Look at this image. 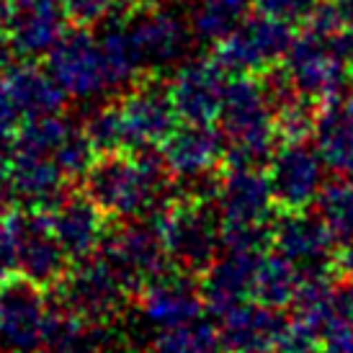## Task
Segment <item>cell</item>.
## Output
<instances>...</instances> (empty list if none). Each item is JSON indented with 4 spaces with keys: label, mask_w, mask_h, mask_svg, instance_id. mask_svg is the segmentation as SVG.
Segmentation results:
<instances>
[{
    "label": "cell",
    "mask_w": 353,
    "mask_h": 353,
    "mask_svg": "<svg viewBox=\"0 0 353 353\" xmlns=\"http://www.w3.org/2000/svg\"><path fill=\"white\" fill-rule=\"evenodd\" d=\"M320 348L323 353H353V325L333 320L320 330Z\"/></svg>",
    "instance_id": "d590c367"
},
{
    "label": "cell",
    "mask_w": 353,
    "mask_h": 353,
    "mask_svg": "<svg viewBox=\"0 0 353 353\" xmlns=\"http://www.w3.org/2000/svg\"><path fill=\"white\" fill-rule=\"evenodd\" d=\"M219 335L212 323H201V317L194 323L165 327L150 345L148 353H219Z\"/></svg>",
    "instance_id": "83f0119b"
},
{
    "label": "cell",
    "mask_w": 353,
    "mask_h": 353,
    "mask_svg": "<svg viewBox=\"0 0 353 353\" xmlns=\"http://www.w3.org/2000/svg\"><path fill=\"white\" fill-rule=\"evenodd\" d=\"M50 292H54L62 310L78 314L88 325L108 323L129 294L101 253L72 261L65 279Z\"/></svg>",
    "instance_id": "277c9868"
},
{
    "label": "cell",
    "mask_w": 353,
    "mask_h": 353,
    "mask_svg": "<svg viewBox=\"0 0 353 353\" xmlns=\"http://www.w3.org/2000/svg\"><path fill=\"white\" fill-rule=\"evenodd\" d=\"M29 235V212L10 209L0 214V281L10 276H19L21 250Z\"/></svg>",
    "instance_id": "4dcf8cb0"
},
{
    "label": "cell",
    "mask_w": 353,
    "mask_h": 353,
    "mask_svg": "<svg viewBox=\"0 0 353 353\" xmlns=\"http://www.w3.org/2000/svg\"><path fill=\"white\" fill-rule=\"evenodd\" d=\"M127 34L134 52L139 57L142 70H157L176 62L183 52V26L170 16L168 10L155 8H139L132 10L127 19Z\"/></svg>",
    "instance_id": "ac0fdd59"
},
{
    "label": "cell",
    "mask_w": 353,
    "mask_h": 353,
    "mask_svg": "<svg viewBox=\"0 0 353 353\" xmlns=\"http://www.w3.org/2000/svg\"><path fill=\"white\" fill-rule=\"evenodd\" d=\"M317 3L320 0H253V6L261 13L289 21V23H304Z\"/></svg>",
    "instance_id": "836d02e7"
},
{
    "label": "cell",
    "mask_w": 353,
    "mask_h": 353,
    "mask_svg": "<svg viewBox=\"0 0 353 353\" xmlns=\"http://www.w3.org/2000/svg\"><path fill=\"white\" fill-rule=\"evenodd\" d=\"M13 353H31V351H23V348H13Z\"/></svg>",
    "instance_id": "bcb514c9"
},
{
    "label": "cell",
    "mask_w": 353,
    "mask_h": 353,
    "mask_svg": "<svg viewBox=\"0 0 353 353\" xmlns=\"http://www.w3.org/2000/svg\"><path fill=\"white\" fill-rule=\"evenodd\" d=\"M314 206L341 245L353 240V178L341 176L330 183L325 181L323 191L314 199Z\"/></svg>",
    "instance_id": "4316f807"
},
{
    "label": "cell",
    "mask_w": 353,
    "mask_h": 353,
    "mask_svg": "<svg viewBox=\"0 0 353 353\" xmlns=\"http://www.w3.org/2000/svg\"><path fill=\"white\" fill-rule=\"evenodd\" d=\"M338 13H341V21L343 26H353V0H333Z\"/></svg>",
    "instance_id": "ee69618b"
},
{
    "label": "cell",
    "mask_w": 353,
    "mask_h": 353,
    "mask_svg": "<svg viewBox=\"0 0 353 353\" xmlns=\"http://www.w3.org/2000/svg\"><path fill=\"white\" fill-rule=\"evenodd\" d=\"M85 196L99 206L103 214L134 219L150 214L160 201L165 188L134 163V157L124 152H103L90 165L83 178Z\"/></svg>",
    "instance_id": "7a4b0ae2"
},
{
    "label": "cell",
    "mask_w": 353,
    "mask_h": 353,
    "mask_svg": "<svg viewBox=\"0 0 353 353\" xmlns=\"http://www.w3.org/2000/svg\"><path fill=\"white\" fill-rule=\"evenodd\" d=\"M148 216L163 235L170 263L191 274H204L216 261V248L222 245V214L214 212L209 201L186 196L163 199Z\"/></svg>",
    "instance_id": "6da1fadb"
},
{
    "label": "cell",
    "mask_w": 353,
    "mask_h": 353,
    "mask_svg": "<svg viewBox=\"0 0 353 353\" xmlns=\"http://www.w3.org/2000/svg\"><path fill=\"white\" fill-rule=\"evenodd\" d=\"M335 268H338L343 276L353 279V240L343 243V245H341V250L335 253Z\"/></svg>",
    "instance_id": "b9f144b4"
},
{
    "label": "cell",
    "mask_w": 353,
    "mask_h": 353,
    "mask_svg": "<svg viewBox=\"0 0 353 353\" xmlns=\"http://www.w3.org/2000/svg\"><path fill=\"white\" fill-rule=\"evenodd\" d=\"M10 178L16 188V201L19 209L26 212H47L65 201L70 196L65 191L68 178L62 176V170L54 165L52 157H34V155H19L8 152Z\"/></svg>",
    "instance_id": "44dd1931"
},
{
    "label": "cell",
    "mask_w": 353,
    "mask_h": 353,
    "mask_svg": "<svg viewBox=\"0 0 353 353\" xmlns=\"http://www.w3.org/2000/svg\"><path fill=\"white\" fill-rule=\"evenodd\" d=\"M274 351L276 353H323V348H320L317 333L310 330L307 325L294 320V323L286 325V330L281 333Z\"/></svg>",
    "instance_id": "e575fe53"
},
{
    "label": "cell",
    "mask_w": 353,
    "mask_h": 353,
    "mask_svg": "<svg viewBox=\"0 0 353 353\" xmlns=\"http://www.w3.org/2000/svg\"><path fill=\"white\" fill-rule=\"evenodd\" d=\"M330 310H333V320L353 325V279L345 276L343 281H335Z\"/></svg>",
    "instance_id": "74e56055"
},
{
    "label": "cell",
    "mask_w": 353,
    "mask_h": 353,
    "mask_svg": "<svg viewBox=\"0 0 353 353\" xmlns=\"http://www.w3.org/2000/svg\"><path fill=\"white\" fill-rule=\"evenodd\" d=\"M294 39L296 34L289 21L258 10L216 41L214 59L227 70V75H261L286 57Z\"/></svg>",
    "instance_id": "3957f363"
},
{
    "label": "cell",
    "mask_w": 353,
    "mask_h": 353,
    "mask_svg": "<svg viewBox=\"0 0 353 353\" xmlns=\"http://www.w3.org/2000/svg\"><path fill=\"white\" fill-rule=\"evenodd\" d=\"M72 265V258L57 240L47 212H29V235L21 250L19 276L41 289L57 286Z\"/></svg>",
    "instance_id": "ffe728a7"
},
{
    "label": "cell",
    "mask_w": 353,
    "mask_h": 353,
    "mask_svg": "<svg viewBox=\"0 0 353 353\" xmlns=\"http://www.w3.org/2000/svg\"><path fill=\"white\" fill-rule=\"evenodd\" d=\"M99 253L114 268L129 294H139L152 276L168 268L163 235L152 222H127L106 230Z\"/></svg>",
    "instance_id": "5b68a950"
},
{
    "label": "cell",
    "mask_w": 353,
    "mask_h": 353,
    "mask_svg": "<svg viewBox=\"0 0 353 353\" xmlns=\"http://www.w3.org/2000/svg\"><path fill=\"white\" fill-rule=\"evenodd\" d=\"M227 70L216 59H191L170 83V96L181 121L212 124L219 119L227 90Z\"/></svg>",
    "instance_id": "8fae6325"
},
{
    "label": "cell",
    "mask_w": 353,
    "mask_h": 353,
    "mask_svg": "<svg viewBox=\"0 0 353 353\" xmlns=\"http://www.w3.org/2000/svg\"><path fill=\"white\" fill-rule=\"evenodd\" d=\"M314 142L325 165L338 176L353 178V119L341 101H333L320 111Z\"/></svg>",
    "instance_id": "cb8c5ba5"
},
{
    "label": "cell",
    "mask_w": 353,
    "mask_h": 353,
    "mask_svg": "<svg viewBox=\"0 0 353 353\" xmlns=\"http://www.w3.org/2000/svg\"><path fill=\"white\" fill-rule=\"evenodd\" d=\"M341 245L323 216L307 209H284L274 222V248L302 271L335 265V248Z\"/></svg>",
    "instance_id": "30bf717a"
},
{
    "label": "cell",
    "mask_w": 353,
    "mask_h": 353,
    "mask_svg": "<svg viewBox=\"0 0 353 353\" xmlns=\"http://www.w3.org/2000/svg\"><path fill=\"white\" fill-rule=\"evenodd\" d=\"M165 160L170 168V176L176 181L204 176L225 160L227 139L222 129L212 124H188L178 127L170 137L163 142Z\"/></svg>",
    "instance_id": "d6986e66"
},
{
    "label": "cell",
    "mask_w": 353,
    "mask_h": 353,
    "mask_svg": "<svg viewBox=\"0 0 353 353\" xmlns=\"http://www.w3.org/2000/svg\"><path fill=\"white\" fill-rule=\"evenodd\" d=\"M85 320L68 312L62 307L47 310L44 330H41V348L47 353H83L90 348V335L85 333Z\"/></svg>",
    "instance_id": "f1b7e54d"
},
{
    "label": "cell",
    "mask_w": 353,
    "mask_h": 353,
    "mask_svg": "<svg viewBox=\"0 0 353 353\" xmlns=\"http://www.w3.org/2000/svg\"><path fill=\"white\" fill-rule=\"evenodd\" d=\"M96 157H99V152L90 145V139L85 137V132H70L68 139L59 145L52 160L68 181H83L88 176L90 165L96 163Z\"/></svg>",
    "instance_id": "1f68e13d"
},
{
    "label": "cell",
    "mask_w": 353,
    "mask_h": 353,
    "mask_svg": "<svg viewBox=\"0 0 353 353\" xmlns=\"http://www.w3.org/2000/svg\"><path fill=\"white\" fill-rule=\"evenodd\" d=\"M85 137L96 148L99 155L103 152H124L129 150V129L119 103L96 111L85 124Z\"/></svg>",
    "instance_id": "f546056e"
},
{
    "label": "cell",
    "mask_w": 353,
    "mask_h": 353,
    "mask_svg": "<svg viewBox=\"0 0 353 353\" xmlns=\"http://www.w3.org/2000/svg\"><path fill=\"white\" fill-rule=\"evenodd\" d=\"M41 286L23 276L0 281V341L10 348L34 351L41 345L47 307Z\"/></svg>",
    "instance_id": "7c38bea8"
},
{
    "label": "cell",
    "mask_w": 353,
    "mask_h": 353,
    "mask_svg": "<svg viewBox=\"0 0 353 353\" xmlns=\"http://www.w3.org/2000/svg\"><path fill=\"white\" fill-rule=\"evenodd\" d=\"M284 68L289 70L299 93L317 101L320 106L343 99L351 80V68L330 52L327 37H317L310 29L299 34L292 50L286 52Z\"/></svg>",
    "instance_id": "52a82bcc"
},
{
    "label": "cell",
    "mask_w": 353,
    "mask_h": 353,
    "mask_svg": "<svg viewBox=\"0 0 353 353\" xmlns=\"http://www.w3.org/2000/svg\"><path fill=\"white\" fill-rule=\"evenodd\" d=\"M302 268L296 263H292L284 255H263L258 276H255V289L253 299L255 302L274 307V310H284L292 307L296 292L302 286Z\"/></svg>",
    "instance_id": "d4e9b609"
},
{
    "label": "cell",
    "mask_w": 353,
    "mask_h": 353,
    "mask_svg": "<svg viewBox=\"0 0 353 353\" xmlns=\"http://www.w3.org/2000/svg\"><path fill=\"white\" fill-rule=\"evenodd\" d=\"M103 216L106 214L85 194L83 196L70 194L65 201H59L50 212L52 230H54L57 240L62 243V248L68 250L72 261L99 253L103 235H106V219Z\"/></svg>",
    "instance_id": "7402d4cb"
},
{
    "label": "cell",
    "mask_w": 353,
    "mask_h": 353,
    "mask_svg": "<svg viewBox=\"0 0 353 353\" xmlns=\"http://www.w3.org/2000/svg\"><path fill=\"white\" fill-rule=\"evenodd\" d=\"M6 88L19 106L23 119L54 117L65 106V90L50 75V70H39L31 62L13 65L6 72Z\"/></svg>",
    "instance_id": "603a6c76"
},
{
    "label": "cell",
    "mask_w": 353,
    "mask_h": 353,
    "mask_svg": "<svg viewBox=\"0 0 353 353\" xmlns=\"http://www.w3.org/2000/svg\"><path fill=\"white\" fill-rule=\"evenodd\" d=\"M47 70L68 96H96L111 88L106 54L101 41L85 31V26L68 29L47 54Z\"/></svg>",
    "instance_id": "8992f818"
},
{
    "label": "cell",
    "mask_w": 353,
    "mask_h": 353,
    "mask_svg": "<svg viewBox=\"0 0 353 353\" xmlns=\"http://www.w3.org/2000/svg\"><path fill=\"white\" fill-rule=\"evenodd\" d=\"M327 47L335 57L343 59L353 70V26H343L341 31H335L333 37H327Z\"/></svg>",
    "instance_id": "ab89813d"
},
{
    "label": "cell",
    "mask_w": 353,
    "mask_h": 353,
    "mask_svg": "<svg viewBox=\"0 0 353 353\" xmlns=\"http://www.w3.org/2000/svg\"><path fill=\"white\" fill-rule=\"evenodd\" d=\"M10 3H13V0H0V29H3V26H6V21H8Z\"/></svg>",
    "instance_id": "f6af8a7d"
},
{
    "label": "cell",
    "mask_w": 353,
    "mask_h": 353,
    "mask_svg": "<svg viewBox=\"0 0 353 353\" xmlns=\"http://www.w3.org/2000/svg\"><path fill=\"white\" fill-rule=\"evenodd\" d=\"M323 157L304 142H281L265 173L281 209H307L325 186Z\"/></svg>",
    "instance_id": "9c48e42d"
},
{
    "label": "cell",
    "mask_w": 353,
    "mask_h": 353,
    "mask_svg": "<svg viewBox=\"0 0 353 353\" xmlns=\"http://www.w3.org/2000/svg\"><path fill=\"white\" fill-rule=\"evenodd\" d=\"M13 57H16V50L10 44L8 34L0 29V75H6L13 68Z\"/></svg>",
    "instance_id": "7bdbcfd3"
},
{
    "label": "cell",
    "mask_w": 353,
    "mask_h": 353,
    "mask_svg": "<svg viewBox=\"0 0 353 353\" xmlns=\"http://www.w3.org/2000/svg\"><path fill=\"white\" fill-rule=\"evenodd\" d=\"M250 3H253V0H201L199 6H206V8L216 10V13H222L227 19L240 21V16L245 13Z\"/></svg>",
    "instance_id": "60d3db41"
},
{
    "label": "cell",
    "mask_w": 353,
    "mask_h": 353,
    "mask_svg": "<svg viewBox=\"0 0 353 353\" xmlns=\"http://www.w3.org/2000/svg\"><path fill=\"white\" fill-rule=\"evenodd\" d=\"M188 3H201V0H188Z\"/></svg>",
    "instance_id": "7dc6e473"
},
{
    "label": "cell",
    "mask_w": 353,
    "mask_h": 353,
    "mask_svg": "<svg viewBox=\"0 0 353 353\" xmlns=\"http://www.w3.org/2000/svg\"><path fill=\"white\" fill-rule=\"evenodd\" d=\"M72 132L65 119L54 117H39L26 119V124H21L16 137L10 142L8 152H19V155H34V157H54L59 145L68 139Z\"/></svg>",
    "instance_id": "484cf974"
},
{
    "label": "cell",
    "mask_w": 353,
    "mask_h": 353,
    "mask_svg": "<svg viewBox=\"0 0 353 353\" xmlns=\"http://www.w3.org/2000/svg\"><path fill=\"white\" fill-rule=\"evenodd\" d=\"M16 188H13V178H10L8 155H0V214H6L10 209H16Z\"/></svg>",
    "instance_id": "f35d334b"
},
{
    "label": "cell",
    "mask_w": 353,
    "mask_h": 353,
    "mask_svg": "<svg viewBox=\"0 0 353 353\" xmlns=\"http://www.w3.org/2000/svg\"><path fill=\"white\" fill-rule=\"evenodd\" d=\"M119 106H121L129 129V150L137 145H148V142L163 145L181 121L173 96H170V85L165 88L160 83L134 85L132 93L119 101Z\"/></svg>",
    "instance_id": "9a60e30c"
},
{
    "label": "cell",
    "mask_w": 353,
    "mask_h": 353,
    "mask_svg": "<svg viewBox=\"0 0 353 353\" xmlns=\"http://www.w3.org/2000/svg\"><path fill=\"white\" fill-rule=\"evenodd\" d=\"M21 111L16 101L6 88V80H0V142H13L16 132L21 129Z\"/></svg>",
    "instance_id": "8d00e7d4"
},
{
    "label": "cell",
    "mask_w": 353,
    "mask_h": 353,
    "mask_svg": "<svg viewBox=\"0 0 353 353\" xmlns=\"http://www.w3.org/2000/svg\"><path fill=\"white\" fill-rule=\"evenodd\" d=\"M68 21L62 0H13L3 31L8 34L16 54L39 57L50 54L68 31Z\"/></svg>",
    "instance_id": "4fadbf2b"
},
{
    "label": "cell",
    "mask_w": 353,
    "mask_h": 353,
    "mask_svg": "<svg viewBox=\"0 0 353 353\" xmlns=\"http://www.w3.org/2000/svg\"><path fill=\"white\" fill-rule=\"evenodd\" d=\"M139 296H142L145 317L163 330L194 323L206 310L201 281H196L191 271L176 263L152 276L145 284V289L139 292Z\"/></svg>",
    "instance_id": "ba28073f"
},
{
    "label": "cell",
    "mask_w": 353,
    "mask_h": 353,
    "mask_svg": "<svg viewBox=\"0 0 353 353\" xmlns=\"http://www.w3.org/2000/svg\"><path fill=\"white\" fill-rule=\"evenodd\" d=\"M216 201L222 222H276L279 204L265 170L227 168Z\"/></svg>",
    "instance_id": "e0dca14e"
},
{
    "label": "cell",
    "mask_w": 353,
    "mask_h": 353,
    "mask_svg": "<svg viewBox=\"0 0 353 353\" xmlns=\"http://www.w3.org/2000/svg\"><path fill=\"white\" fill-rule=\"evenodd\" d=\"M281 310L248 299L219 317V345L225 353H268L274 351L286 330Z\"/></svg>",
    "instance_id": "5bb4252c"
},
{
    "label": "cell",
    "mask_w": 353,
    "mask_h": 353,
    "mask_svg": "<svg viewBox=\"0 0 353 353\" xmlns=\"http://www.w3.org/2000/svg\"><path fill=\"white\" fill-rule=\"evenodd\" d=\"M121 0H62L70 23L75 26H93L99 21H106Z\"/></svg>",
    "instance_id": "d6a6232c"
},
{
    "label": "cell",
    "mask_w": 353,
    "mask_h": 353,
    "mask_svg": "<svg viewBox=\"0 0 353 353\" xmlns=\"http://www.w3.org/2000/svg\"><path fill=\"white\" fill-rule=\"evenodd\" d=\"M265 253H225L204 271L201 294L212 317H222L232 307L253 299L255 276Z\"/></svg>",
    "instance_id": "2e32d148"
}]
</instances>
